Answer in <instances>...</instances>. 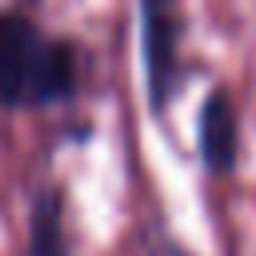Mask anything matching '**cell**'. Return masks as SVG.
I'll list each match as a JSON object with an SVG mask.
<instances>
[{
	"label": "cell",
	"instance_id": "cell-4",
	"mask_svg": "<svg viewBox=\"0 0 256 256\" xmlns=\"http://www.w3.org/2000/svg\"><path fill=\"white\" fill-rule=\"evenodd\" d=\"M24 256H68L64 236V196L56 188L40 192L28 216V252Z\"/></svg>",
	"mask_w": 256,
	"mask_h": 256
},
{
	"label": "cell",
	"instance_id": "cell-3",
	"mask_svg": "<svg viewBox=\"0 0 256 256\" xmlns=\"http://www.w3.org/2000/svg\"><path fill=\"white\" fill-rule=\"evenodd\" d=\"M240 152V132H236V108L224 88H212L204 108H200V156L212 172H232Z\"/></svg>",
	"mask_w": 256,
	"mask_h": 256
},
{
	"label": "cell",
	"instance_id": "cell-2",
	"mask_svg": "<svg viewBox=\"0 0 256 256\" xmlns=\"http://www.w3.org/2000/svg\"><path fill=\"white\" fill-rule=\"evenodd\" d=\"M180 4L176 0H140V40L152 112H164L180 88Z\"/></svg>",
	"mask_w": 256,
	"mask_h": 256
},
{
	"label": "cell",
	"instance_id": "cell-1",
	"mask_svg": "<svg viewBox=\"0 0 256 256\" xmlns=\"http://www.w3.org/2000/svg\"><path fill=\"white\" fill-rule=\"evenodd\" d=\"M80 64L68 40L44 36L28 16H0V108H44L76 92Z\"/></svg>",
	"mask_w": 256,
	"mask_h": 256
},
{
	"label": "cell",
	"instance_id": "cell-5",
	"mask_svg": "<svg viewBox=\"0 0 256 256\" xmlns=\"http://www.w3.org/2000/svg\"><path fill=\"white\" fill-rule=\"evenodd\" d=\"M148 256H188L180 244H172L168 236H160V232H152V244H148Z\"/></svg>",
	"mask_w": 256,
	"mask_h": 256
}]
</instances>
